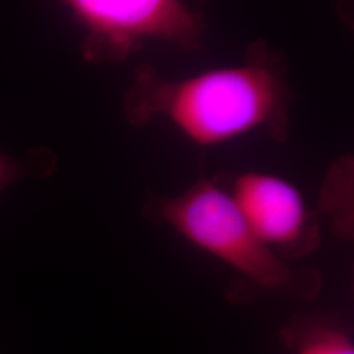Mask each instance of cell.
<instances>
[{
	"mask_svg": "<svg viewBox=\"0 0 354 354\" xmlns=\"http://www.w3.org/2000/svg\"><path fill=\"white\" fill-rule=\"evenodd\" d=\"M66 7L86 30L82 55L91 64L122 62L146 42L196 50L206 37L203 13L180 0H70Z\"/></svg>",
	"mask_w": 354,
	"mask_h": 354,
	"instance_id": "cell-3",
	"label": "cell"
},
{
	"mask_svg": "<svg viewBox=\"0 0 354 354\" xmlns=\"http://www.w3.org/2000/svg\"><path fill=\"white\" fill-rule=\"evenodd\" d=\"M230 193L253 232L285 263L319 247L317 215L289 180L268 172H244L235 177Z\"/></svg>",
	"mask_w": 354,
	"mask_h": 354,
	"instance_id": "cell-4",
	"label": "cell"
},
{
	"mask_svg": "<svg viewBox=\"0 0 354 354\" xmlns=\"http://www.w3.org/2000/svg\"><path fill=\"white\" fill-rule=\"evenodd\" d=\"M301 332L292 337L295 354H354L353 342L342 329L323 326Z\"/></svg>",
	"mask_w": 354,
	"mask_h": 354,
	"instance_id": "cell-5",
	"label": "cell"
},
{
	"mask_svg": "<svg viewBox=\"0 0 354 354\" xmlns=\"http://www.w3.org/2000/svg\"><path fill=\"white\" fill-rule=\"evenodd\" d=\"M143 214L176 231L263 290L308 301L320 290L314 269H292L259 239L228 190L198 180L177 196H150Z\"/></svg>",
	"mask_w": 354,
	"mask_h": 354,
	"instance_id": "cell-2",
	"label": "cell"
},
{
	"mask_svg": "<svg viewBox=\"0 0 354 354\" xmlns=\"http://www.w3.org/2000/svg\"><path fill=\"white\" fill-rule=\"evenodd\" d=\"M292 92L286 62L263 39L248 46L244 62L183 79L142 64L124 99L127 121L145 127L165 118L198 146H218L263 131L283 142L290 131Z\"/></svg>",
	"mask_w": 354,
	"mask_h": 354,
	"instance_id": "cell-1",
	"label": "cell"
},
{
	"mask_svg": "<svg viewBox=\"0 0 354 354\" xmlns=\"http://www.w3.org/2000/svg\"><path fill=\"white\" fill-rule=\"evenodd\" d=\"M55 160L50 151H33L24 159H15L0 152V190L13 181L30 175H50Z\"/></svg>",
	"mask_w": 354,
	"mask_h": 354,
	"instance_id": "cell-6",
	"label": "cell"
}]
</instances>
